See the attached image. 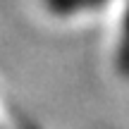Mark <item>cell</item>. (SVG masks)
<instances>
[{"label":"cell","mask_w":129,"mask_h":129,"mask_svg":"<svg viewBox=\"0 0 129 129\" xmlns=\"http://www.w3.org/2000/svg\"><path fill=\"white\" fill-rule=\"evenodd\" d=\"M117 72L122 77L129 79V0H127V10H124V22H122V38L117 46V55H115Z\"/></svg>","instance_id":"obj_2"},{"label":"cell","mask_w":129,"mask_h":129,"mask_svg":"<svg viewBox=\"0 0 129 129\" xmlns=\"http://www.w3.org/2000/svg\"><path fill=\"white\" fill-rule=\"evenodd\" d=\"M46 7L50 10L53 14H60V17H67V14L81 12V10H96L103 7L110 0H43Z\"/></svg>","instance_id":"obj_1"}]
</instances>
